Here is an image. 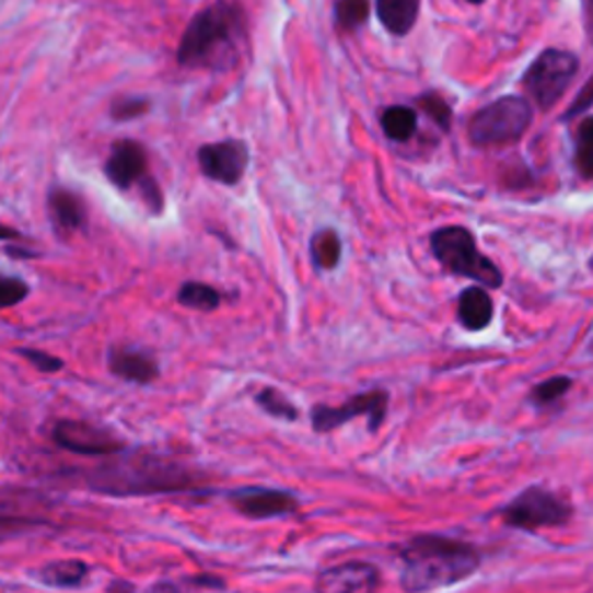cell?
Wrapping results in <instances>:
<instances>
[{"label":"cell","instance_id":"1","mask_svg":"<svg viewBox=\"0 0 593 593\" xmlns=\"http://www.w3.org/2000/svg\"><path fill=\"white\" fill-rule=\"evenodd\" d=\"M200 476L188 466L158 457L153 452H135L91 473V489L109 497H153V493H179L200 487Z\"/></svg>","mask_w":593,"mask_h":593},{"label":"cell","instance_id":"2","mask_svg":"<svg viewBox=\"0 0 593 593\" xmlns=\"http://www.w3.org/2000/svg\"><path fill=\"white\" fill-rule=\"evenodd\" d=\"M406 591L443 589L468 580L480 568L478 549L452 538L418 536L402 547Z\"/></svg>","mask_w":593,"mask_h":593},{"label":"cell","instance_id":"3","mask_svg":"<svg viewBox=\"0 0 593 593\" xmlns=\"http://www.w3.org/2000/svg\"><path fill=\"white\" fill-rule=\"evenodd\" d=\"M242 10L228 3H216L188 24L176 58L186 68H211L228 63L234 56L236 39L242 37Z\"/></svg>","mask_w":593,"mask_h":593},{"label":"cell","instance_id":"4","mask_svg":"<svg viewBox=\"0 0 593 593\" xmlns=\"http://www.w3.org/2000/svg\"><path fill=\"white\" fill-rule=\"evenodd\" d=\"M431 251L454 274L478 281L487 288H501V269L476 246V236L466 228L450 225L431 234Z\"/></svg>","mask_w":593,"mask_h":593},{"label":"cell","instance_id":"5","mask_svg":"<svg viewBox=\"0 0 593 593\" xmlns=\"http://www.w3.org/2000/svg\"><path fill=\"white\" fill-rule=\"evenodd\" d=\"M533 121V109L518 95L499 97L497 103L482 107L468 124V137L478 147H499L518 142Z\"/></svg>","mask_w":593,"mask_h":593},{"label":"cell","instance_id":"6","mask_svg":"<svg viewBox=\"0 0 593 593\" xmlns=\"http://www.w3.org/2000/svg\"><path fill=\"white\" fill-rule=\"evenodd\" d=\"M578 56L563 49L543 51L524 77V86L540 109H551L578 74Z\"/></svg>","mask_w":593,"mask_h":593},{"label":"cell","instance_id":"7","mask_svg":"<svg viewBox=\"0 0 593 593\" xmlns=\"http://www.w3.org/2000/svg\"><path fill=\"white\" fill-rule=\"evenodd\" d=\"M501 515L508 526L536 531L543 526L566 524L572 518V508L555 491L545 487H528L501 510Z\"/></svg>","mask_w":593,"mask_h":593},{"label":"cell","instance_id":"8","mask_svg":"<svg viewBox=\"0 0 593 593\" xmlns=\"http://www.w3.org/2000/svg\"><path fill=\"white\" fill-rule=\"evenodd\" d=\"M51 441L82 457H112L126 450V443L114 431L82 420H58L51 429Z\"/></svg>","mask_w":593,"mask_h":593},{"label":"cell","instance_id":"9","mask_svg":"<svg viewBox=\"0 0 593 593\" xmlns=\"http://www.w3.org/2000/svg\"><path fill=\"white\" fill-rule=\"evenodd\" d=\"M387 402L389 394L385 389H373L369 394H360V397L348 399L344 406H315L311 412V422L315 431L327 433L350 422L352 418H367L369 429L375 431L385 420Z\"/></svg>","mask_w":593,"mask_h":593},{"label":"cell","instance_id":"10","mask_svg":"<svg viewBox=\"0 0 593 593\" xmlns=\"http://www.w3.org/2000/svg\"><path fill=\"white\" fill-rule=\"evenodd\" d=\"M197 163H200L207 179L223 186H236L248 167V149L240 140L205 144L197 151Z\"/></svg>","mask_w":593,"mask_h":593},{"label":"cell","instance_id":"11","mask_svg":"<svg viewBox=\"0 0 593 593\" xmlns=\"http://www.w3.org/2000/svg\"><path fill=\"white\" fill-rule=\"evenodd\" d=\"M230 503L251 520L281 518V515H290V512L300 508V501H296L292 493L279 491V489H263V487L236 489L230 493Z\"/></svg>","mask_w":593,"mask_h":593},{"label":"cell","instance_id":"12","mask_svg":"<svg viewBox=\"0 0 593 593\" xmlns=\"http://www.w3.org/2000/svg\"><path fill=\"white\" fill-rule=\"evenodd\" d=\"M147 167V149L135 140H121L112 147L105 163V176L118 190H128L144 179Z\"/></svg>","mask_w":593,"mask_h":593},{"label":"cell","instance_id":"13","mask_svg":"<svg viewBox=\"0 0 593 593\" xmlns=\"http://www.w3.org/2000/svg\"><path fill=\"white\" fill-rule=\"evenodd\" d=\"M107 367L116 379H124L135 385H149L161 375V367H158L151 350L128 344L109 348Z\"/></svg>","mask_w":593,"mask_h":593},{"label":"cell","instance_id":"14","mask_svg":"<svg viewBox=\"0 0 593 593\" xmlns=\"http://www.w3.org/2000/svg\"><path fill=\"white\" fill-rule=\"evenodd\" d=\"M379 584H381L379 570L362 561H350L325 570L318 582H315V589L327 593H348V591L362 593L379 589Z\"/></svg>","mask_w":593,"mask_h":593},{"label":"cell","instance_id":"15","mask_svg":"<svg viewBox=\"0 0 593 593\" xmlns=\"http://www.w3.org/2000/svg\"><path fill=\"white\" fill-rule=\"evenodd\" d=\"M47 211L54 223V230H58L61 234H74L89 221V211L82 197L61 186H54L49 190Z\"/></svg>","mask_w":593,"mask_h":593},{"label":"cell","instance_id":"16","mask_svg":"<svg viewBox=\"0 0 593 593\" xmlns=\"http://www.w3.org/2000/svg\"><path fill=\"white\" fill-rule=\"evenodd\" d=\"M460 323L470 332H482L493 318L491 296L482 288H468L460 296Z\"/></svg>","mask_w":593,"mask_h":593},{"label":"cell","instance_id":"17","mask_svg":"<svg viewBox=\"0 0 593 593\" xmlns=\"http://www.w3.org/2000/svg\"><path fill=\"white\" fill-rule=\"evenodd\" d=\"M420 0H379V16L392 35H406L418 22Z\"/></svg>","mask_w":593,"mask_h":593},{"label":"cell","instance_id":"18","mask_svg":"<svg viewBox=\"0 0 593 593\" xmlns=\"http://www.w3.org/2000/svg\"><path fill=\"white\" fill-rule=\"evenodd\" d=\"M89 575V566L84 561L77 559H66V561H51L43 570L37 572V578L47 586H58V589H72L79 586Z\"/></svg>","mask_w":593,"mask_h":593},{"label":"cell","instance_id":"19","mask_svg":"<svg viewBox=\"0 0 593 593\" xmlns=\"http://www.w3.org/2000/svg\"><path fill=\"white\" fill-rule=\"evenodd\" d=\"M385 135L394 142H406L418 130V114L410 107H387L381 116Z\"/></svg>","mask_w":593,"mask_h":593},{"label":"cell","instance_id":"20","mask_svg":"<svg viewBox=\"0 0 593 593\" xmlns=\"http://www.w3.org/2000/svg\"><path fill=\"white\" fill-rule=\"evenodd\" d=\"M176 300H179L182 306L209 313V311H216L221 306V292L207 283H200V281H186L179 288Z\"/></svg>","mask_w":593,"mask_h":593},{"label":"cell","instance_id":"21","mask_svg":"<svg viewBox=\"0 0 593 593\" xmlns=\"http://www.w3.org/2000/svg\"><path fill=\"white\" fill-rule=\"evenodd\" d=\"M313 260L321 269H334L341 260V240L334 230H321L311 242Z\"/></svg>","mask_w":593,"mask_h":593},{"label":"cell","instance_id":"22","mask_svg":"<svg viewBox=\"0 0 593 593\" xmlns=\"http://www.w3.org/2000/svg\"><path fill=\"white\" fill-rule=\"evenodd\" d=\"M334 19L341 31L360 28L369 19V0H339L334 8Z\"/></svg>","mask_w":593,"mask_h":593},{"label":"cell","instance_id":"23","mask_svg":"<svg viewBox=\"0 0 593 593\" xmlns=\"http://www.w3.org/2000/svg\"><path fill=\"white\" fill-rule=\"evenodd\" d=\"M255 404H258L265 412H269L271 418L279 420H296V415H300L294 404H290L276 387H265L260 394H255Z\"/></svg>","mask_w":593,"mask_h":593},{"label":"cell","instance_id":"24","mask_svg":"<svg viewBox=\"0 0 593 593\" xmlns=\"http://www.w3.org/2000/svg\"><path fill=\"white\" fill-rule=\"evenodd\" d=\"M575 165L584 179L593 182V116L584 118L578 130V151H575Z\"/></svg>","mask_w":593,"mask_h":593},{"label":"cell","instance_id":"25","mask_svg":"<svg viewBox=\"0 0 593 593\" xmlns=\"http://www.w3.org/2000/svg\"><path fill=\"white\" fill-rule=\"evenodd\" d=\"M570 387H572V379H568V375H555V379L536 385V389H533V394H531V399H533V404H551V402L566 397Z\"/></svg>","mask_w":593,"mask_h":593},{"label":"cell","instance_id":"26","mask_svg":"<svg viewBox=\"0 0 593 593\" xmlns=\"http://www.w3.org/2000/svg\"><path fill=\"white\" fill-rule=\"evenodd\" d=\"M28 292L31 288L26 281L16 279V276H0V309H12L22 304Z\"/></svg>","mask_w":593,"mask_h":593},{"label":"cell","instance_id":"27","mask_svg":"<svg viewBox=\"0 0 593 593\" xmlns=\"http://www.w3.org/2000/svg\"><path fill=\"white\" fill-rule=\"evenodd\" d=\"M420 109L427 112V116L431 118L433 124H439L443 130L450 128V118H452V109L450 105L443 101L439 93H427L418 101Z\"/></svg>","mask_w":593,"mask_h":593},{"label":"cell","instance_id":"28","mask_svg":"<svg viewBox=\"0 0 593 593\" xmlns=\"http://www.w3.org/2000/svg\"><path fill=\"white\" fill-rule=\"evenodd\" d=\"M151 109V103L147 97H118L112 105V116L116 121H132V118H140Z\"/></svg>","mask_w":593,"mask_h":593},{"label":"cell","instance_id":"29","mask_svg":"<svg viewBox=\"0 0 593 593\" xmlns=\"http://www.w3.org/2000/svg\"><path fill=\"white\" fill-rule=\"evenodd\" d=\"M16 352L22 354V358H24L26 362H31L37 371H43V373H56V371H61V369H63V360H61V358H54V354H49V352H45V350L19 348Z\"/></svg>","mask_w":593,"mask_h":593},{"label":"cell","instance_id":"30","mask_svg":"<svg viewBox=\"0 0 593 593\" xmlns=\"http://www.w3.org/2000/svg\"><path fill=\"white\" fill-rule=\"evenodd\" d=\"M137 190H140V195H142V200H144V205L153 211V213H161L163 211V202H165V197H163V190H161V186H158L155 184V179H153V176L151 174H147L144 176V179L140 182V184H137L135 186Z\"/></svg>","mask_w":593,"mask_h":593},{"label":"cell","instance_id":"31","mask_svg":"<svg viewBox=\"0 0 593 593\" xmlns=\"http://www.w3.org/2000/svg\"><path fill=\"white\" fill-rule=\"evenodd\" d=\"M591 105H593V77L589 79L586 86L582 89V93L575 97V103L570 105V109H568V118H575L578 114L586 112Z\"/></svg>","mask_w":593,"mask_h":593},{"label":"cell","instance_id":"32","mask_svg":"<svg viewBox=\"0 0 593 593\" xmlns=\"http://www.w3.org/2000/svg\"><path fill=\"white\" fill-rule=\"evenodd\" d=\"M186 584L195 589H225V582L216 575H195V578H188Z\"/></svg>","mask_w":593,"mask_h":593},{"label":"cell","instance_id":"33","mask_svg":"<svg viewBox=\"0 0 593 593\" xmlns=\"http://www.w3.org/2000/svg\"><path fill=\"white\" fill-rule=\"evenodd\" d=\"M19 230L14 228H8V225H0V242H16L19 240Z\"/></svg>","mask_w":593,"mask_h":593},{"label":"cell","instance_id":"34","mask_svg":"<svg viewBox=\"0 0 593 593\" xmlns=\"http://www.w3.org/2000/svg\"><path fill=\"white\" fill-rule=\"evenodd\" d=\"M586 33L593 43V0H589V5H586Z\"/></svg>","mask_w":593,"mask_h":593},{"label":"cell","instance_id":"35","mask_svg":"<svg viewBox=\"0 0 593 593\" xmlns=\"http://www.w3.org/2000/svg\"><path fill=\"white\" fill-rule=\"evenodd\" d=\"M10 255H16V258H35V253L24 251V248H8Z\"/></svg>","mask_w":593,"mask_h":593},{"label":"cell","instance_id":"36","mask_svg":"<svg viewBox=\"0 0 593 593\" xmlns=\"http://www.w3.org/2000/svg\"><path fill=\"white\" fill-rule=\"evenodd\" d=\"M109 589H132V586L130 584H112Z\"/></svg>","mask_w":593,"mask_h":593},{"label":"cell","instance_id":"37","mask_svg":"<svg viewBox=\"0 0 593 593\" xmlns=\"http://www.w3.org/2000/svg\"><path fill=\"white\" fill-rule=\"evenodd\" d=\"M468 3H473V5H480V3H485V0H468Z\"/></svg>","mask_w":593,"mask_h":593}]
</instances>
